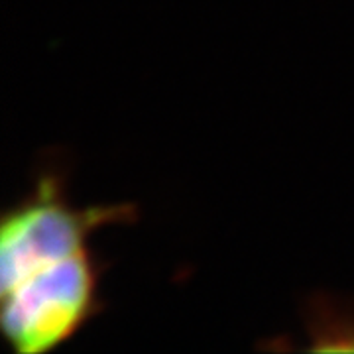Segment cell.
<instances>
[{
  "label": "cell",
  "mask_w": 354,
  "mask_h": 354,
  "mask_svg": "<svg viewBox=\"0 0 354 354\" xmlns=\"http://www.w3.org/2000/svg\"><path fill=\"white\" fill-rule=\"evenodd\" d=\"M304 325L307 351L313 353H354V301L335 295L313 293L305 299Z\"/></svg>",
  "instance_id": "cell-3"
},
{
  "label": "cell",
  "mask_w": 354,
  "mask_h": 354,
  "mask_svg": "<svg viewBox=\"0 0 354 354\" xmlns=\"http://www.w3.org/2000/svg\"><path fill=\"white\" fill-rule=\"evenodd\" d=\"M132 203L75 207L62 165L41 167L32 189L4 211L0 223V293L87 250L104 227L136 221Z\"/></svg>",
  "instance_id": "cell-1"
},
{
  "label": "cell",
  "mask_w": 354,
  "mask_h": 354,
  "mask_svg": "<svg viewBox=\"0 0 354 354\" xmlns=\"http://www.w3.org/2000/svg\"><path fill=\"white\" fill-rule=\"evenodd\" d=\"M101 262L87 248L2 291V330L20 354L59 348L99 315Z\"/></svg>",
  "instance_id": "cell-2"
}]
</instances>
